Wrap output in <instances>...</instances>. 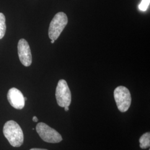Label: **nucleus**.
Returning <instances> with one entry per match:
<instances>
[{"label":"nucleus","instance_id":"obj_5","mask_svg":"<svg viewBox=\"0 0 150 150\" xmlns=\"http://www.w3.org/2000/svg\"><path fill=\"white\" fill-rule=\"evenodd\" d=\"M56 98L60 107H69L71 102V93L64 80H60L56 89Z\"/></svg>","mask_w":150,"mask_h":150},{"label":"nucleus","instance_id":"obj_11","mask_svg":"<svg viewBox=\"0 0 150 150\" xmlns=\"http://www.w3.org/2000/svg\"><path fill=\"white\" fill-rule=\"evenodd\" d=\"M32 120L33 122H37L38 121V118L36 116H33V118H32Z\"/></svg>","mask_w":150,"mask_h":150},{"label":"nucleus","instance_id":"obj_8","mask_svg":"<svg viewBox=\"0 0 150 150\" xmlns=\"http://www.w3.org/2000/svg\"><path fill=\"white\" fill-rule=\"evenodd\" d=\"M139 146L142 149L149 148L150 146V132H146L141 136L139 139Z\"/></svg>","mask_w":150,"mask_h":150},{"label":"nucleus","instance_id":"obj_7","mask_svg":"<svg viewBox=\"0 0 150 150\" xmlns=\"http://www.w3.org/2000/svg\"><path fill=\"white\" fill-rule=\"evenodd\" d=\"M7 100L11 106L17 110H21L25 106V101L22 93L15 87L9 90Z\"/></svg>","mask_w":150,"mask_h":150},{"label":"nucleus","instance_id":"obj_4","mask_svg":"<svg viewBox=\"0 0 150 150\" xmlns=\"http://www.w3.org/2000/svg\"><path fill=\"white\" fill-rule=\"evenodd\" d=\"M36 129L40 137L44 141L48 143H59L62 140V137L54 129L50 127L47 125L40 122L36 126Z\"/></svg>","mask_w":150,"mask_h":150},{"label":"nucleus","instance_id":"obj_2","mask_svg":"<svg viewBox=\"0 0 150 150\" xmlns=\"http://www.w3.org/2000/svg\"><path fill=\"white\" fill-rule=\"evenodd\" d=\"M68 23L67 15L63 12H59L54 16L50 24L48 36L51 40H56Z\"/></svg>","mask_w":150,"mask_h":150},{"label":"nucleus","instance_id":"obj_15","mask_svg":"<svg viewBox=\"0 0 150 150\" xmlns=\"http://www.w3.org/2000/svg\"><path fill=\"white\" fill-rule=\"evenodd\" d=\"M54 40H51V43H54Z\"/></svg>","mask_w":150,"mask_h":150},{"label":"nucleus","instance_id":"obj_6","mask_svg":"<svg viewBox=\"0 0 150 150\" xmlns=\"http://www.w3.org/2000/svg\"><path fill=\"white\" fill-rule=\"evenodd\" d=\"M18 54L22 64L25 66H30L32 64V54L31 49L27 41L23 38L19 40L18 46Z\"/></svg>","mask_w":150,"mask_h":150},{"label":"nucleus","instance_id":"obj_3","mask_svg":"<svg viewBox=\"0 0 150 150\" xmlns=\"http://www.w3.org/2000/svg\"><path fill=\"white\" fill-rule=\"evenodd\" d=\"M114 98L120 111L125 112L129 110L131 104V96L127 88L122 86L116 88Z\"/></svg>","mask_w":150,"mask_h":150},{"label":"nucleus","instance_id":"obj_10","mask_svg":"<svg viewBox=\"0 0 150 150\" xmlns=\"http://www.w3.org/2000/svg\"><path fill=\"white\" fill-rule=\"evenodd\" d=\"M150 0H142L139 6V8L141 11H146L150 5Z\"/></svg>","mask_w":150,"mask_h":150},{"label":"nucleus","instance_id":"obj_16","mask_svg":"<svg viewBox=\"0 0 150 150\" xmlns=\"http://www.w3.org/2000/svg\"></svg>","mask_w":150,"mask_h":150},{"label":"nucleus","instance_id":"obj_12","mask_svg":"<svg viewBox=\"0 0 150 150\" xmlns=\"http://www.w3.org/2000/svg\"><path fill=\"white\" fill-rule=\"evenodd\" d=\"M30 150H47L46 149H36V148H34V149H31Z\"/></svg>","mask_w":150,"mask_h":150},{"label":"nucleus","instance_id":"obj_14","mask_svg":"<svg viewBox=\"0 0 150 150\" xmlns=\"http://www.w3.org/2000/svg\"><path fill=\"white\" fill-rule=\"evenodd\" d=\"M24 99H25V101L27 100V98H26V97H24Z\"/></svg>","mask_w":150,"mask_h":150},{"label":"nucleus","instance_id":"obj_9","mask_svg":"<svg viewBox=\"0 0 150 150\" xmlns=\"http://www.w3.org/2000/svg\"><path fill=\"white\" fill-rule=\"evenodd\" d=\"M5 17L2 13H0V39H2L5 35L6 26Z\"/></svg>","mask_w":150,"mask_h":150},{"label":"nucleus","instance_id":"obj_1","mask_svg":"<svg viewBox=\"0 0 150 150\" xmlns=\"http://www.w3.org/2000/svg\"><path fill=\"white\" fill-rule=\"evenodd\" d=\"M3 132L11 146L20 147L23 143V133L20 125L15 121L10 120L5 123Z\"/></svg>","mask_w":150,"mask_h":150},{"label":"nucleus","instance_id":"obj_13","mask_svg":"<svg viewBox=\"0 0 150 150\" xmlns=\"http://www.w3.org/2000/svg\"><path fill=\"white\" fill-rule=\"evenodd\" d=\"M64 110L66 111H68L69 110V107H64Z\"/></svg>","mask_w":150,"mask_h":150}]
</instances>
